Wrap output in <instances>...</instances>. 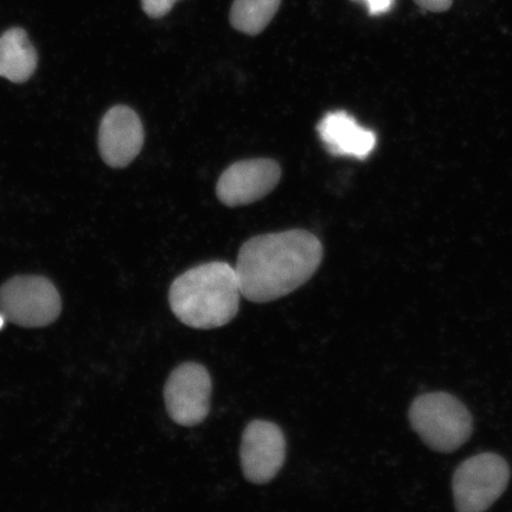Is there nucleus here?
I'll return each instance as SVG.
<instances>
[{
    "label": "nucleus",
    "mask_w": 512,
    "mask_h": 512,
    "mask_svg": "<svg viewBox=\"0 0 512 512\" xmlns=\"http://www.w3.org/2000/svg\"><path fill=\"white\" fill-rule=\"evenodd\" d=\"M369 15L381 16L392 10L395 0H364Z\"/></svg>",
    "instance_id": "obj_14"
},
{
    "label": "nucleus",
    "mask_w": 512,
    "mask_h": 512,
    "mask_svg": "<svg viewBox=\"0 0 512 512\" xmlns=\"http://www.w3.org/2000/svg\"><path fill=\"white\" fill-rule=\"evenodd\" d=\"M240 459L243 475L253 484H267L283 469L286 439L271 421L249 422L242 434Z\"/></svg>",
    "instance_id": "obj_7"
},
{
    "label": "nucleus",
    "mask_w": 512,
    "mask_h": 512,
    "mask_svg": "<svg viewBox=\"0 0 512 512\" xmlns=\"http://www.w3.org/2000/svg\"><path fill=\"white\" fill-rule=\"evenodd\" d=\"M62 302L50 280L18 275L0 287V313L23 328H42L59 318Z\"/></svg>",
    "instance_id": "obj_4"
},
{
    "label": "nucleus",
    "mask_w": 512,
    "mask_h": 512,
    "mask_svg": "<svg viewBox=\"0 0 512 512\" xmlns=\"http://www.w3.org/2000/svg\"><path fill=\"white\" fill-rule=\"evenodd\" d=\"M422 10L444 12L451 8L453 0H415Z\"/></svg>",
    "instance_id": "obj_15"
},
{
    "label": "nucleus",
    "mask_w": 512,
    "mask_h": 512,
    "mask_svg": "<svg viewBox=\"0 0 512 512\" xmlns=\"http://www.w3.org/2000/svg\"><path fill=\"white\" fill-rule=\"evenodd\" d=\"M409 419L424 443L438 452H453L470 439L472 415L454 396L430 393L413 402Z\"/></svg>",
    "instance_id": "obj_3"
},
{
    "label": "nucleus",
    "mask_w": 512,
    "mask_h": 512,
    "mask_svg": "<svg viewBox=\"0 0 512 512\" xmlns=\"http://www.w3.org/2000/svg\"><path fill=\"white\" fill-rule=\"evenodd\" d=\"M281 0H235L230 23L243 34H261L279 10Z\"/></svg>",
    "instance_id": "obj_12"
},
{
    "label": "nucleus",
    "mask_w": 512,
    "mask_h": 512,
    "mask_svg": "<svg viewBox=\"0 0 512 512\" xmlns=\"http://www.w3.org/2000/svg\"><path fill=\"white\" fill-rule=\"evenodd\" d=\"M240 281L227 262H207L179 275L170 286L174 315L192 329L211 330L227 325L238 315Z\"/></svg>",
    "instance_id": "obj_2"
},
{
    "label": "nucleus",
    "mask_w": 512,
    "mask_h": 512,
    "mask_svg": "<svg viewBox=\"0 0 512 512\" xmlns=\"http://www.w3.org/2000/svg\"><path fill=\"white\" fill-rule=\"evenodd\" d=\"M317 130L326 150L334 156L366 159L377 142L375 133L362 127L347 112L326 114Z\"/></svg>",
    "instance_id": "obj_10"
},
{
    "label": "nucleus",
    "mask_w": 512,
    "mask_h": 512,
    "mask_svg": "<svg viewBox=\"0 0 512 512\" xmlns=\"http://www.w3.org/2000/svg\"><path fill=\"white\" fill-rule=\"evenodd\" d=\"M510 469L495 453H482L467 459L453 477L456 507L463 512L488 510L507 489Z\"/></svg>",
    "instance_id": "obj_5"
},
{
    "label": "nucleus",
    "mask_w": 512,
    "mask_h": 512,
    "mask_svg": "<svg viewBox=\"0 0 512 512\" xmlns=\"http://www.w3.org/2000/svg\"><path fill=\"white\" fill-rule=\"evenodd\" d=\"M280 178V165L273 159L242 160L223 172L216 195L224 206H248L270 194Z\"/></svg>",
    "instance_id": "obj_8"
},
{
    "label": "nucleus",
    "mask_w": 512,
    "mask_h": 512,
    "mask_svg": "<svg viewBox=\"0 0 512 512\" xmlns=\"http://www.w3.org/2000/svg\"><path fill=\"white\" fill-rule=\"evenodd\" d=\"M179 0H142L145 14L151 18H160L168 15Z\"/></svg>",
    "instance_id": "obj_13"
},
{
    "label": "nucleus",
    "mask_w": 512,
    "mask_h": 512,
    "mask_svg": "<svg viewBox=\"0 0 512 512\" xmlns=\"http://www.w3.org/2000/svg\"><path fill=\"white\" fill-rule=\"evenodd\" d=\"M38 64L36 49L27 32L12 28L0 36V78L24 83L35 74Z\"/></svg>",
    "instance_id": "obj_11"
},
{
    "label": "nucleus",
    "mask_w": 512,
    "mask_h": 512,
    "mask_svg": "<svg viewBox=\"0 0 512 512\" xmlns=\"http://www.w3.org/2000/svg\"><path fill=\"white\" fill-rule=\"evenodd\" d=\"M213 382L202 364L185 362L172 371L164 387L166 411L177 425L202 424L210 412Z\"/></svg>",
    "instance_id": "obj_6"
},
{
    "label": "nucleus",
    "mask_w": 512,
    "mask_h": 512,
    "mask_svg": "<svg viewBox=\"0 0 512 512\" xmlns=\"http://www.w3.org/2000/svg\"><path fill=\"white\" fill-rule=\"evenodd\" d=\"M323 255L322 242L303 229L254 236L236 262L242 296L258 304L287 296L313 277Z\"/></svg>",
    "instance_id": "obj_1"
},
{
    "label": "nucleus",
    "mask_w": 512,
    "mask_h": 512,
    "mask_svg": "<svg viewBox=\"0 0 512 512\" xmlns=\"http://www.w3.org/2000/svg\"><path fill=\"white\" fill-rule=\"evenodd\" d=\"M145 140L138 114L127 106H114L101 120L99 150L104 162L114 169L126 168L137 158Z\"/></svg>",
    "instance_id": "obj_9"
},
{
    "label": "nucleus",
    "mask_w": 512,
    "mask_h": 512,
    "mask_svg": "<svg viewBox=\"0 0 512 512\" xmlns=\"http://www.w3.org/2000/svg\"><path fill=\"white\" fill-rule=\"evenodd\" d=\"M5 324V317L0 313V330L3 329V326Z\"/></svg>",
    "instance_id": "obj_16"
}]
</instances>
